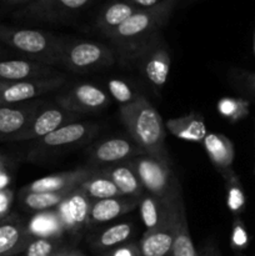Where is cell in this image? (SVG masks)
Masks as SVG:
<instances>
[{
  "mask_svg": "<svg viewBox=\"0 0 255 256\" xmlns=\"http://www.w3.org/2000/svg\"><path fill=\"white\" fill-rule=\"evenodd\" d=\"M120 118L132 142L145 154L169 162V155L165 149L166 132L162 119L148 99L138 96L132 104L122 105L120 108Z\"/></svg>",
  "mask_w": 255,
  "mask_h": 256,
  "instance_id": "6da1fadb",
  "label": "cell"
},
{
  "mask_svg": "<svg viewBox=\"0 0 255 256\" xmlns=\"http://www.w3.org/2000/svg\"><path fill=\"white\" fill-rule=\"evenodd\" d=\"M179 2L180 0H162L155 6L139 9L126 22L105 36L115 44L142 46L144 42L158 35V30L166 24Z\"/></svg>",
  "mask_w": 255,
  "mask_h": 256,
  "instance_id": "7a4b0ae2",
  "label": "cell"
},
{
  "mask_svg": "<svg viewBox=\"0 0 255 256\" xmlns=\"http://www.w3.org/2000/svg\"><path fill=\"white\" fill-rule=\"evenodd\" d=\"M0 36L14 49L24 52L32 62L49 66L60 65L62 38L35 29H8L0 26Z\"/></svg>",
  "mask_w": 255,
  "mask_h": 256,
  "instance_id": "3957f363",
  "label": "cell"
},
{
  "mask_svg": "<svg viewBox=\"0 0 255 256\" xmlns=\"http://www.w3.org/2000/svg\"><path fill=\"white\" fill-rule=\"evenodd\" d=\"M166 199L168 208L162 222L154 230L145 232L142 235L139 245L142 256H168L172 254L180 212L185 209L179 180L175 182L172 189L166 195Z\"/></svg>",
  "mask_w": 255,
  "mask_h": 256,
  "instance_id": "277c9868",
  "label": "cell"
},
{
  "mask_svg": "<svg viewBox=\"0 0 255 256\" xmlns=\"http://www.w3.org/2000/svg\"><path fill=\"white\" fill-rule=\"evenodd\" d=\"M114 62L112 50L100 42L62 38L60 65L74 72H88Z\"/></svg>",
  "mask_w": 255,
  "mask_h": 256,
  "instance_id": "5b68a950",
  "label": "cell"
},
{
  "mask_svg": "<svg viewBox=\"0 0 255 256\" xmlns=\"http://www.w3.org/2000/svg\"><path fill=\"white\" fill-rule=\"evenodd\" d=\"M136 172L145 192L165 198L174 186L176 178L170 168V162L158 159L148 154H140L129 160Z\"/></svg>",
  "mask_w": 255,
  "mask_h": 256,
  "instance_id": "8992f818",
  "label": "cell"
},
{
  "mask_svg": "<svg viewBox=\"0 0 255 256\" xmlns=\"http://www.w3.org/2000/svg\"><path fill=\"white\" fill-rule=\"evenodd\" d=\"M92 0H34L18 14L32 22H60L79 14Z\"/></svg>",
  "mask_w": 255,
  "mask_h": 256,
  "instance_id": "52a82bcc",
  "label": "cell"
},
{
  "mask_svg": "<svg viewBox=\"0 0 255 256\" xmlns=\"http://www.w3.org/2000/svg\"><path fill=\"white\" fill-rule=\"evenodd\" d=\"M109 96L100 88L92 84H80L58 98L56 102L69 112H92L102 110L109 104Z\"/></svg>",
  "mask_w": 255,
  "mask_h": 256,
  "instance_id": "ba28073f",
  "label": "cell"
},
{
  "mask_svg": "<svg viewBox=\"0 0 255 256\" xmlns=\"http://www.w3.org/2000/svg\"><path fill=\"white\" fill-rule=\"evenodd\" d=\"M144 58L142 70L150 84L155 88H162L166 82L170 72L169 50L162 42H156V35L139 46Z\"/></svg>",
  "mask_w": 255,
  "mask_h": 256,
  "instance_id": "9c48e42d",
  "label": "cell"
},
{
  "mask_svg": "<svg viewBox=\"0 0 255 256\" xmlns=\"http://www.w3.org/2000/svg\"><path fill=\"white\" fill-rule=\"evenodd\" d=\"M92 200L78 188L70 192L69 196L56 208L58 218L62 229L78 234L85 225H88Z\"/></svg>",
  "mask_w": 255,
  "mask_h": 256,
  "instance_id": "30bf717a",
  "label": "cell"
},
{
  "mask_svg": "<svg viewBox=\"0 0 255 256\" xmlns=\"http://www.w3.org/2000/svg\"><path fill=\"white\" fill-rule=\"evenodd\" d=\"M140 154L145 152L135 142L125 138H112L94 145L90 150V159L96 164L108 166L129 162Z\"/></svg>",
  "mask_w": 255,
  "mask_h": 256,
  "instance_id": "8fae6325",
  "label": "cell"
},
{
  "mask_svg": "<svg viewBox=\"0 0 255 256\" xmlns=\"http://www.w3.org/2000/svg\"><path fill=\"white\" fill-rule=\"evenodd\" d=\"M75 114L62 110V108H49L35 114L24 130L20 132L19 139H42L60 126L72 122Z\"/></svg>",
  "mask_w": 255,
  "mask_h": 256,
  "instance_id": "7c38bea8",
  "label": "cell"
},
{
  "mask_svg": "<svg viewBox=\"0 0 255 256\" xmlns=\"http://www.w3.org/2000/svg\"><path fill=\"white\" fill-rule=\"evenodd\" d=\"M95 170L80 169L40 178L26 188V192H58L76 190Z\"/></svg>",
  "mask_w": 255,
  "mask_h": 256,
  "instance_id": "4fadbf2b",
  "label": "cell"
},
{
  "mask_svg": "<svg viewBox=\"0 0 255 256\" xmlns=\"http://www.w3.org/2000/svg\"><path fill=\"white\" fill-rule=\"evenodd\" d=\"M139 199L140 198L116 196L110 198V199L94 200L92 202V208H90L88 225L96 226V225L112 222V220L132 212L139 205Z\"/></svg>",
  "mask_w": 255,
  "mask_h": 256,
  "instance_id": "5bb4252c",
  "label": "cell"
},
{
  "mask_svg": "<svg viewBox=\"0 0 255 256\" xmlns=\"http://www.w3.org/2000/svg\"><path fill=\"white\" fill-rule=\"evenodd\" d=\"M54 68L32 60H6L0 62V79L5 82H28L52 78Z\"/></svg>",
  "mask_w": 255,
  "mask_h": 256,
  "instance_id": "9a60e30c",
  "label": "cell"
},
{
  "mask_svg": "<svg viewBox=\"0 0 255 256\" xmlns=\"http://www.w3.org/2000/svg\"><path fill=\"white\" fill-rule=\"evenodd\" d=\"M100 172L109 178L124 196L140 198L144 194V188L129 162L108 165Z\"/></svg>",
  "mask_w": 255,
  "mask_h": 256,
  "instance_id": "2e32d148",
  "label": "cell"
},
{
  "mask_svg": "<svg viewBox=\"0 0 255 256\" xmlns=\"http://www.w3.org/2000/svg\"><path fill=\"white\" fill-rule=\"evenodd\" d=\"M202 144H204L210 162L214 164L218 172H222V176L232 172V164L234 160V146L226 136L210 132L204 138Z\"/></svg>",
  "mask_w": 255,
  "mask_h": 256,
  "instance_id": "e0dca14e",
  "label": "cell"
},
{
  "mask_svg": "<svg viewBox=\"0 0 255 256\" xmlns=\"http://www.w3.org/2000/svg\"><path fill=\"white\" fill-rule=\"evenodd\" d=\"M138 10V8L126 0H112L108 2L98 15L96 28L104 35L109 34L126 22Z\"/></svg>",
  "mask_w": 255,
  "mask_h": 256,
  "instance_id": "ac0fdd59",
  "label": "cell"
},
{
  "mask_svg": "<svg viewBox=\"0 0 255 256\" xmlns=\"http://www.w3.org/2000/svg\"><path fill=\"white\" fill-rule=\"evenodd\" d=\"M132 232L134 226L132 222H119L90 235L89 244L98 252H108L126 242L132 238Z\"/></svg>",
  "mask_w": 255,
  "mask_h": 256,
  "instance_id": "d6986e66",
  "label": "cell"
},
{
  "mask_svg": "<svg viewBox=\"0 0 255 256\" xmlns=\"http://www.w3.org/2000/svg\"><path fill=\"white\" fill-rule=\"evenodd\" d=\"M92 130V125L85 122H69L55 132H50L42 139V144L44 148H62L69 145L76 144L82 142L85 138L89 136Z\"/></svg>",
  "mask_w": 255,
  "mask_h": 256,
  "instance_id": "ffe728a7",
  "label": "cell"
},
{
  "mask_svg": "<svg viewBox=\"0 0 255 256\" xmlns=\"http://www.w3.org/2000/svg\"><path fill=\"white\" fill-rule=\"evenodd\" d=\"M166 128L174 136L188 142H202L208 134L204 119L198 114L168 120Z\"/></svg>",
  "mask_w": 255,
  "mask_h": 256,
  "instance_id": "44dd1931",
  "label": "cell"
},
{
  "mask_svg": "<svg viewBox=\"0 0 255 256\" xmlns=\"http://www.w3.org/2000/svg\"><path fill=\"white\" fill-rule=\"evenodd\" d=\"M168 199L165 198L155 196V195L145 192L139 199L140 216L142 224L145 226V232L154 230L162 222L166 212Z\"/></svg>",
  "mask_w": 255,
  "mask_h": 256,
  "instance_id": "7402d4cb",
  "label": "cell"
},
{
  "mask_svg": "<svg viewBox=\"0 0 255 256\" xmlns=\"http://www.w3.org/2000/svg\"><path fill=\"white\" fill-rule=\"evenodd\" d=\"M32 240L29 230L24 229L22 225L14 222L0 225V256L26 249Z\"/></svg>",
  "mask_w": 255,
  "mask_h": 256,
  "instance_id": "603a6c76",
  "label": "cell"
},
{
  "mask_svg": "<svg viewBox=\"0 0 255 256\" xmlns=\"http://www.w3.org/2000/svg\"><path fill=\"white\" fill-rule=\"evenodd\" d=\"M38 112V105L28 108H0V132L15 134L22 132Z\"/></svg>",
  "mask_w": 255,
  "mask_h": 256,
  "instance_id": "cb8c5ba5",
  "label": "cell"
},
{
  "mask_svg": "<svg viewBox=\"0 0 255 256\" xmlns=\"http://www.w3.org/2000/svg\"><path fill=\"white\" fill-rule=\"evenodd\" d=\"M82 192L89 196V199L94 200H102V199H110V198L116 196H124L122 192H119L114 182L105 176L104 174L100 172V170H95L84 182L79 186Z\"/></svg>",
  "mask_w": 255,
  "mask_h": 256,
  "instance_id": "d4e9b609",
  "label": "cell"
},
{
  "mask_svg": "<svg viewBox=\"0 0 255 256\" xmlns=\"http://www.w3.org/2000/svg\"><path fill=\"white\" fill-rule=\"evenodd\" d=\"M69 190L58 192H26L24 196L25 206L34 212H49L58 208L70 195Z\"/></svg>",
  "mask_w": 255,
  "mask_h": 256,
  "instance_id": "484cf974",
  "label": "cell"
},
{
  "mask_svg": "<svg viewBox=\"0 0 255 256\" xmlns=\"http://www.w3.org/2000/svg\"><path fill=\"white\" fill-rule=\"evenodd\" d=\"M172 256H199L194 244H192V236H190L189 225H188L186 212L185 209L180 212L179 220H178V229L175 234L174 242L172 248Z\"/></svg>",
  "mask_w": 255,
  "mask_h": 256,
  "instance_id": "4316f807",
  "label": "cell"
},
{
  "mask_svg": "<svg viewBox=\"0 0 255 256\" xmlns=\"http://www.w3.org/2000/svg\"><path fill=\"white\" fill-rule=\"evenodd\" d=\"M62 246L55 236H38L28 244L25 256H54Z\"/></svg>",
  "mask_w": 255,
  "mask_h": 256,
  "instance_id": "83f0119b",
  "label": "cell"
},
{
  "mask_svg": "<svg viewBox=\"0 0 255 256\" xmlns=\"http://www.w3.org/2000/svg\"><path fill=\"white\" fill-rule=\"evenodd\" d=\"M30 230L35 234L42 235V236H54L58 232L64 229L60 224L56 212H44L42 215H39V216L32 220V225H30Z\"/></svg>",
  "mask_w": 255,
  "mask_h": 256,
  "instance_id": "f1b7e54d",
  "label": "cell"
},
{
  "mask_svg": "<svg viewBox=\"0 0 255 256\" xmlns=\"http://www.w3.org/2000/svg\"><path fill=\"white\" fill-rule=\"evenodd\" d=\"M225 180H226V189H228V206L232 212H238L244 208L245 205V198L244 192H242V188L240 185L239 180H238L235 172H229L226 175H224Z\"/></svg>",
  "mask_w": 255,
  "mask_h": 256,
  "instance_id": "f546056e",
  "label": "cell"
},
{
  "mask_svg": "<svg viewBox=\"0 0 255 256\" xmlns=\"http://www.w3.org/2000/svg\"><path fill=\"white\" fill-rule=\"evenodd\" d=\"M108 88H109V92L112 94V96L118 102H120L122 105L132 104V102L138 99L136 95H134L132 88L124 82L122 80L119 79H112L108 82Z\"/></svg>",
  "mask_w": 255,
  "mask_h": 256,
  "instance_id": "4dcf8cb0",
  "label": "cell"
},
{
  "mask_svg": "<svg viewBox=\"0 0 255 256\" xmlns=\"http://www.w3.org/2000/svg\"><path fill=\"white\" fill-rule=\"evenodd\" d=\"M218 109L225 116L236 120L246 112V104L242 100L225 98V99L220 100V102L218 104Z\"/></svg>",
  "mask_w": 255,
  "mask_h": 256,
  "instance_id": "1f68e13d",
  "label": "cell"
},
{
  "mask_svg": "<svg viewBox=\"0 0 255 256\" xmlns=\"http://www.w3.org/2000/svg\"><path fill=\"white\" fill-rule=\"evenodd\" d=\"M100 256H142L140 255L139 245L134 244H122L120 246L114 248L112 250L104 252Z\"/></svg>",
  "mask_w": 255,
  "mask_h": 256,
  "instance_id": "d6a6232c",
  "label": "cell"
},
{
  "mask_svg": "<svg viewBox=\"0 0 255 256\" xmlns=\"http://www.w3.org/2000/svg\"><path fill=\"white\" fill-rule=\"evenodd\" d=\"M248 242V235L245 232L244 226L239 220H236L234 224V230H232V244L236 248L245 246Z\"/></svg>",
  "mask_w": 255,
  "mask_h": 256,
  "instance_id": "836d02e7",
  "label": "cell"
},
{
  "mask_svg": "<svg viewBox=\"0 0 255 256\" xmlns=\"http://www.w3.org/2000/svg\"><path fill=\"white\" fill-rule=\"evenodd\" d=\"M130 4L134 5L138 9H148V8L155 6L156 4H159L162 0H126Z\"/></svg>",
  "mask_w": 255,
  "mask_h": 256,
  "instance_id": "e575fe53",
  "label": "cell"
},
{
  "mask_svg": "<svg viewBox=\"0 0 255 256\" xmlns=\"http://www.w3.org/2000/svg\"><path fill=\"white\" fill-rule=\"evenodd\" d=\"M54 256H85V255L82 254L80 252H76V250L62 248V249L59 250V252H58Z\"/></svg>",
  "mask_w": 255,
  "mask_h": 256,
  "instance_id": "d590c367",
  "label": "cell"
},
{
  "mask_svg": "<svg viewBox=\"0 0 255 256\" xmlns=\"http://www.w3.org/2000/svg\"><path fill=\"white\" fill-rule=\"evenodd\" d=\"M199 256H220V252L216 248L210 245V246L205 248L202 254H199Z\"/></svg>",
  "mask_w": 255,
  "mask_h": 256,
  "instance_id": "8d00e7d4",
  "label": "cell"
},
{
  "mask_svg": "<svg viewBox=\"0 0 255 256\" xmlns=\"http://www.w3.org/2000/svg\"><path fill=\"white\" fill-rule=\"evenodd\" d=\"M6 205H8V199L5 198V195L0 194V212H4L6 209Z\"/></svg>",
  "mask_w": 255,
  "mask_h": 256,
  "instance_id": "74e56055",
  "label": "cell"
},
{
  "mask_svg": "<svg viewBox=\"0 0 255 256\" xmlns=\"http://www.w3.org/2000/svg\"><path fill=\"white\" fill-rule=\"evenodd\" d=\"M5 2H10V4H29L34 0H5Z\"/></svg>",
  "mask_w": 255,
  "mask_h": 256,
  "instance_id": "f35d334b",
  "label": "cell"
},
{
  "mask_svg": "<svg viewBox=\"0 0 255 256\" xmlns=\"http://www.w3.org/2000/svg\"><path fill=\"white\" fill-rule=\"evenodd\" d=\"M5 184H6V178H5V176H0V188L4 186Z\"/></svg>",
  "mask_w": 255,
  "mask_h": 256,
  "instance_id": "ab89813d",
  "label": "cell"
},
{
  "mask_svg": "<svg viewBox=\"0 0 255 256\" xmlns=\"http://www.w3.org/2000/svg\"><path fill=\"white\" fill-rule=\"evenodd\" d=\"M250 82H252V90H254V92H255V75H252V79H250Z\"/></svg>",
  "mask_w": 255,
  "mask_h": 256,
  "instance_id": "60d3db41",
  "label": "cell"
}]
</instances>
